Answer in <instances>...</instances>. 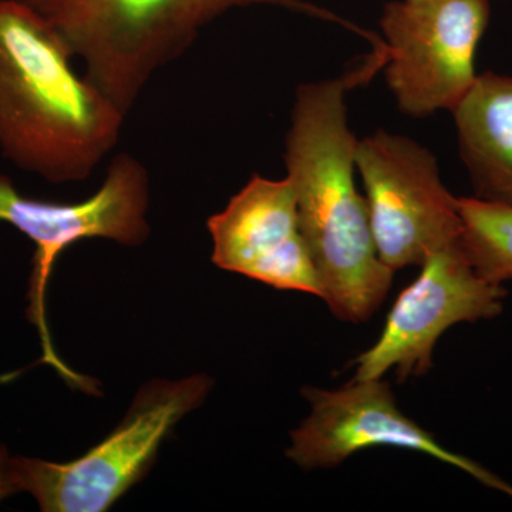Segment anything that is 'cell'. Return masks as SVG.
Here are the masks:
<instances>
[{
    "label": "cell",
    "mask_w": 512,
    "mask_h": 512,
    "mask_svg": "<svg viewBox=\"0 0 512 512\" xmlns=\"http://www.w3.org/2000/svg\"><path fill=\"white\" fill-rule=\"evenodd\" d=\"M379 64L296 90L285 165L323 301L338 318L365 322L379 309L394 271L377 254L366 198L355 184V134L346 93Z\"/></svg>",
    "instance_id": "cell-1"
},
{
    "label": "cell",
    "mask_w": 512,
    "mask_h": 512,
    "mask_svg": "<svg viewBox=\"0 0 512 512\" xmlns=\"http://www.w3.org/2000/svg\"><path fill=\"white\" fill-rule=\"evenodd\" d=\"M73 59L35 10L0 0V153L53 184L89 178L126 120Z\"/></svg>",
    "instance_id": "cell-2"
},
{
    "label": "cell",
    "mask_w": 512,
    "mask_h": 512,
    "mask_svg": "<svg viewBox=\"0 0 512 512\" xmlns=\"http://www.w3.org/2000/svg\"><path fill=\"white\" fill-rule=\"evenodd\" d=\"M62 37L86 77L124 114L151 77L180 59L202 29L235 8L279 6L339 20L303 0H19Z\"/></svg>",
    "instance_id": "cell-3"
},
{
    "label": "cell",
    "mask_w": 512,
    "mask_h": 512,
    "mask_svg": "<svg viewBox=\"0 0 512 512\" xmlns=\"http://www.w3.org/2000/svg\"><path fill=\"white\" fill-rule=\"evenodd\" d=\"M207 375L153 380L138 390L131 409L109 436L67 463L12 457L20 491L45 512H104L153 466L161 444L178 421L204 403Z\"/></svg>",
    "instance_id": "cell-4"
},
{
    "label": "cell",
    "mask_w": 512,
    "mask_h": 512,
    "mask_svg": "<svg viewBox=\"0 0 512 512\" xmlns=\"http://www.w3.org/2000/svg\"><path fill=\"white\" fill-rule=\"evenodd\" d=\"M150 177L147 168L128 153L117 154L107 168L99 190L74 204L25 197L13 181L0 175V224H9L35 244L29 281L28 318L42 342L40 362L53 369L76 389L97 393L96 382L69 369L53 348L46 318V291L50 275L64 249L83 239L103 238L126 247L147 241Z\"/></svg>",
    "instance_id": "cell-5"
},
{
    "label": "cell",
    "mask_w": 512,
    "mask_h": 512,
    "mask_svg": "<svg viewBox=\"0 0 512 512\" xmlns=\"http://www.w3.org/2000/svg\"><path fill=\"white\" fill-rule=\"evenodd\" d=\"M490 0H403L384 6L386 80L407 116L453 110L476 82Z\"/></svg>",
    "instance_id": "cell-6"
},
{
    "label": "cell",
    "mask_w": 512,
    "mask_h": 512,
    "mask_svg": "<svg viewBox=\"0 0 512 512\" xmlns=\"http://www.w3.org/2000/svg\"><path fill=\"white\" fill-rule=\"evenodd\" d=\"M377 254L392 271L423 265L460 241L457 198L441 183L436 158L416 141L377 131L357 140Z\"/></svg>",
    "instance_id": "cell-7"
},
{
    "label": "cell",
    "mask_w": 512,
    "mask_h": 512,
    "mask_svg": "<svg viewBox=\"0 0 512 512\" xmlns=\"http://www.w3.org/2000/svg\"><path fill=\"white\" fill-rule=\"evenodd\" d=\"M404 289L379 340L356 360L353 380L382 379L394 370L400 380L433 366L440 336L457 323L497 318L504 311V285L485 281L468 261L460 241L434 252Z\"/></svg>",
    "instance_id": "cell-8"
},
{
    "label": "cell",
    "mask_w": 512,
    "mask_h": 512,
    "mask_svg": "<svg viewBox=\"0 0 512 512\" xmlns=\"http://www.w3.org/2000/svg\"><path fill=\"white\" fill-rule=\"evenodd\" d=\"M311 414L291 434L286 457L303 470L330 468L370 447L419 451L460 468L481 484L512 498V485L470 458L451 453L397 407L382 379L352 380L339 390H303Z\"/></svg>",
    "instance_id": "cell-9"
},
{
    "label": "cell",
    "mask_w": 512,
    "mask_h": 512,
    "mask_svg": "<svg viewBox=\"0 0 512 512\" xmlns=\"http://www.w3.org/2000/svg\"><path fill=\"white\" fill-rule=\"evenodd\" d=\"M208 231L218 268L281 291L323 298L288 177L275 181L254 175L224 211L212 215Z\"/></svg>",
    "instance_id": "cell-10"
},
{
    "label": "cell",
    "mask_w": 512,
    "mask_h": 512,
    "mask_svg": "<svg viewBox=\"0 0 512 512\" xmlns=\"http://www.w3.org/2000/svg\"><path fill=\"white\" fill-rule=\"evenodd\" d=\"M451 113L476 197L512 205V76L477 74Z\"/></svg>",
    "instance_id": "cell-11"
},
{
    "label": "cell",
    "mask_w": 512,
    "mask_h": 512,
    "mask_svg": "<svg viewBox=\"0 0 512 512\" xmlns=\"http://www.w3.org/2000/svg\"><path fill=\"white\" fill-rule=\"evenodd\" d=\"M461 217V247L485 281H512V205L480 198H457Z\"/></svg>",
    "instance_id": "cell-12"
},
{
    "label": "cell",
    "mask_w": 512,
    "mask_h": 512,
    "mask_svg": "<svg viewBox=\"0 0 512 512\" xmlns=\"http://www.w3.org/2000/svg\"><path fill=\"white\" fill-rule=\"evenodd\" d=\"M19 491V485L13 473L12 457L9 456L8 448L0 444V503Z\"/></svg>",
    "instance_id": "cell-13"
}]
</instances>
